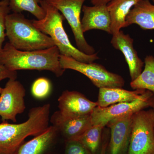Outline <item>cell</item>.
Masks as SVG:
<instances>
[{
    "label": "cell",
    "instance_id": "cell-25",
    "mask_svg": "<svg viewBox=\"0 0 154 154\" xmlns=\"http://www.w3.org/2000/svg\"><path fill=\"white\" fill-rule=\"evenodd\" d=\"M17 71L10 70L0 62V82L7 79H17Z\"/></svg>",
    "mask_w": 154,
    "mask_h": 154
},
{
    "label": "cell",
    "instance_id": "cell-10",
    "mask_svg": "<svg viewBox=\"0 0 154 154\" xmlns=\"http://www.w3.org/2000/svg\"><path fill=\"white\" fill-rule=\"evenodd\" d=\"M59 113L64 118H75L91 115L98 106L85 95L76 91H63L58 99Z\"/></svg>",
    "mask_w": 154,
    "mask_h": 154
},
{
    "label": "cell",
    "instance_id": "cell-9",
    "mask_svg": "<svg viewBox=\"0 0 154 154\" xmlns=\"http://www.w3.org/2000/svg\"><path fill=\"white\" fill-rule=\"evenodd\" d=\"M26 91L22 83L10 79L0 94V116L2 121L17 122V116L25 111Z\"/></svg>",
    "mask_w": 154,
    "mask_h": 154
},
{
    "label": "cell",
    "instance_id": "cell-30",
    "mask_svg": "<svg viewBox=\"0 0 154 154\" xmlns=\"http://www.w3.org/2000/svg\"><path fill=\"white\" fill-rule=\"evenodd\" d=\"M152 1H153V2L154 3V0H152Z\"/></svg>",
    "mask_w": 154,
    "mask_h": 154
},
{
    "label": "cell",
    "instance_id": "cell-32",
    "mask_svg": "<svg viewBox=\"0 0 154 154\" xmlns=\"http://www.w3.org/2000/svg\"><path fill=\"white\" fill-rule=\"evenodd\" d=\"M0 154H1V153H0Z\"/></svg>",
    "mask_w": 154,
    "mask_h": 154
},
{
    "label": "cell",
    "instance_id": "cell-27",
    "mask_svg": "<svg viewBox=\"0 0 154 154\" xmlns=\"http://www.w3.org/2000/svg\"><path fill=\"white\" fill-rule=\"evenodd\" d=\"M108 141L107 140V138L103 142L102 146H101V149H100V153L99 154H106V149H107V146H108Z\"/></svg>",
    "mask_w": 154,
    "mask_h": 154
},
{
    "label": "cell",
    "instance_id": "cell-31",
    "mask_svg": "<svg viewBox=\"0 0 154 154\" xmlns=\"http://www.w3.org/2000/svg\"><path fill=\"white\" fill-rule=\"evenodd\" d=\"M154 109V108H153Z\"/></svg>",
    "mask_w": 154,
    "mask_h": 154
},
{
    "label": "cell",
    "instance_id": "cell-1",
    "mask_svg": "<svg viewBox=\"0 0 154 154\" xmlns=\"http://www.w3.org/2000/svg\"><path fill=\"white\" fill-rule=\"evenodd\" d=\"M60 55L59 50L55 45L47 49L23 51L16 49L8 42L0 52V62L12 71H49L60 77L66 70L61 66Z\"/></svg>",
    "mask_w": 154,
    "mask_h": 154
},
{
    "label": "cell",
    "instance_id": "cell-21",
    "mask_svg": "<svg viewBox=\"0 0 154 154\" xmlns=\"http://www.w3.org/2000/svg\"><path fill=\"white\" fill-rule=\"evenodd\" d=\"M105 126L102 124L93 125L78 140L92 154H96L100 147L102 133Z\"/></svg>",
    "mask_w": 154,
    "mask_h": 154
},
{
    "label": "cell",
    "instance_id": "cell-19",
    "mask_svg": "<svg viewBox=\"0 0 154 154\" xmlns=\"http://www.w3.org/2000/svg\"><path fill=\"white\" fill-rule=\"evenodd\" d=\"M144 63L143 70L135 79L131 81L130 86L133 90H147L154 94V57L146 56Z\"/></svg>",
    "mask_w": 154,
    "mask_h": 154
},
{
    "label": "cell",
    "instance_id": "cell-6",
    "mask_svg": "<svg viewBox=\"0 0 154 154\" xmlns=\"http://www.w3.org/2000/svg\"><path fill=\"white\" fill-rule=\"evenodd\" d=\"M60 61L64 69L73 70L88 77L97 88H122L125 81L121 76L107 70L99 64L81 62L73 58L60 55Z\"/></svg>",
    "mask_w": 154,
    "mask_h": 154
},
{
    "label": "cell",
    "instance_id": "cell-24",
    "mask_svg": "<svg viewBox=\"0 0 154 154\" xmlns=\"http://www.w3.org/2000/svg\"><path fill=\"white\" fill-rule=\"evenodd\" d=\"M65 154H92L82 143L78 140L66 141Z\"/></svg>",
    "mask_w": 154,
    "mask_h": 154
},
{
    "label": "cell",
    "instance_id": "cell-16",
    "mask_svg": "<svg viewBox=\"0 0 154 154\" xmlns=\"http://www.w3.org/2000/svg\"><path fill=\"white\" fill-rule=\"evenodd\" d=\"M136 24L143 30H154V3L149 0H141L128 15L125 28Z\"/></svg>",
    "mask_w": 154,
    "mask_h": 154
},
{
    "label": "cell",
    "instance_id": "cell-3",
    "mask_svg": "<svg viewBox=\"0 0 154 154\" xmlns=\"http://www.w3.org/2000/svg\"><path fill=\"white\" fill-rule=\"evenodd\" d=\"M40 5L45 11V16L40 20H33V24L42 33L52 38L60 55L85 63H91L99 59L97 53L88 55L73 45L63 26L65 19L57 9L46 0H42Z\"/></svg>",
    "mask_w": 154,
    "mask_h": 154
},
{
    "label": "cell",
    "instance_id": "cell-2",
    "mask_svg": "<svg viewBox=\"0 0 154 154\" xmlns=\"http://www.w3.org/2000/svg\"><path fill=\"white\" fill-rule=\"evenodd\" d=\"M50 105L33 107L29 110L28 119L19 124L0 123V153L14 154L29 136L41 134L49 126Z\"/></svg>",
    "mask_w": 154,
    "mask_h": 154
},
{
    "label": "cell",
    "instance_id": "cell-28",
    "mask_svg": "<svg viewBox=\"0 0 154 154\" xmlns=\"http://www.w3.org/2000/svg\"><path fill=\"white\" fill-rule=\"evenodd\" d=\"M3 88H2V87L0 86V94H1V92H2V91Z\"/></svg>",
    "mask_w": 154,
    "mask_h": 154
},
{
    "label": "cell",
    "instance_id": "cell-33",
    "mask_svg": "<svg viewBox=\"0 0 154 154\" xmlns=\"http://www.w3.org/2000/svg\"><path fill=\"white\" fill-rule=\"evenodd\" d=\"M149 1H150V0H149Z\"/></svg>",
    "mask_w": 154,
    "mask_h": 154
},
{
    "label": "cell",
    "instance_id": "cell-11",
    "mask_svg": "<svg viewBox=\"0 0 154 154\" xmlns=\"http://www.w3.org/2000/svg\"><path fill=\"white\" fill-rule=\"evenodd\" d=\"M128 114L110 120L107 125L110 129L108 144L109 154H125L128 149L131 132L132 117Z\"/></svg>",
    "mask_w": 154,
    "mask_h": 154
},
{
    "label": "cell",
    "instance_id": "cell-15",
    "mask_svg": "<svg viewBox=\"0 0 154 154\" xmlns=\"http://www.w3.org/2000/svg\"><path fill=\"white\" fill-rule=\"evenodd\" d=\"M58 133L55 127L49 126L41 134L23 142L14 154H48Z\"/></svg>",
    "mask_w": 154,
    "mask_h": 154
},
{
    "label": "cell",
    "instance_id": "cell-20",
    "mask_svg": "<svg viewBox=\"0 0 154 154\" xmlns=\"http://www.w3.org/2000/svg\"><path fill=\"white\" fill-rule=\"evenodd\" d=\"M42 0H9L11 11L14 13H22L28 11L37 20L44 18L45 12L40 4Z\"/></svg>",
    "mask_w": 154,
    "mask_h": 154
},
{
    "label": "cell",
    "instance_id": "cell-5",
    "mask_svg": "<svg viewBox=\"0 0 154 154\" xmlns=\"http://www.w3.org/2000/svg\"><path fill=\"white\" fill-rule=\"evenodd\" d=\"M154 128L153 108L134 113L127 154H154Z\"/></svg>",
    "mask_w": 154,
    "mask_h": 154
},
{
    "label": "cell",
    "instance_id": "cell-18",
    "mask_svg": "<svg viewBox=\"0 0 154 154\" xmlns=\"http://www.w3.org/2000/svg\"><path fill=\"white\" fill-rule=\"evenodd\" d=\"M141 0H111L107 5L111 19L112 35L125 28L126 19L130 12Z\"/></svg>",
    "mask_w": 154,
    "mask_h": 154
},
{
    "label": "cell",
    "instance_id": "cell-12",
    "mask_svg": "<svg viewBox=\"0 0 154 154\" xmlns=\"http://www.w3.org/2000/svg\"><path fill=\"white\" fill-rule=\"evenodd\" d=\"M50 122L68 141L78 140L86 131L93 125L91 115L72 118H64L58 111L51 116Z\"/></svg>",
    "mask_w": 154,
    "mask_h": 154
},
{
    "label": "cell",
    "instance_id": "cell-8",
    "mask_svg": "<svg viewBox=\"0 0 154 154\" xmlns=\"http://www.w3.org/2000/svg\"><path fill=\"white\" fill-rule=\"evenodd\" d=\"M63 15L70 26L77 48L82 52L92 55L96 53L93 46L87 42L82 30L81 14L86 0H46Z\"/></svg>",
    "mask_w": 154,
    "mask_h": 154
},
{
    "label": "cell",
    "instance_id": "cell-26",
    "mask_svg": "<svg viewBox=\"0 0 154 154\" xmlns=\"http://www.w3.org/2000/svg\"><path fill=\"white\" fill-rule=\"evenodd\" d=\"M111 0H91V3L93 5H107Z\"/></svg>",
    "mask_w": 154,
    "mask_h": 154
},
{
    "label": "cell",
    "instance_id": "cell-29",
    "mask_svg": "<svg viewBox=\"0 0 154 154\" xmlns=\"http://www.w3.org/2000/svg\"><path fill=\"white\" fill-rule=\"evenodd\" d=\"M3 0H2V1H0V5L2 4L3 3Z\"/></svg>",
    "mask_w": 154,
    "mask_h": 154
},
{
    "label": "cell",
    "instance_id": "cell-14",
    "mask_svg": "<svg viewBox=\"0 0 154 154\" xmlns=\"http://www.w3.org/2000/svg\"><path fill=\"white\" fill-rule=\"evenodd\" d=\"M83 17L81 20L83 33L98 29L111 34V19L107 5L83 6Z\"/></svg>",
    "mask_w": 154,
    "mask_h": 154
},
{
    "label": "cell",
    "instance_id": "cell-22",
    "mask_svg": "<svg viewBox=\"0 0 154 154\" xmlns=\"http://www.w3.org/2000/svg\"><path fill=\"white\" fill-rule=\"evenodd\" d=\"M51 89L50 81L47 78L41 77L33 82L31 87V94L36 99H44L49 96Z\"/></svg>",
    "mask_w": 154,
    "mask_h": 154
},
{
    "label": "cell",
    "instance_id": "cell-4",
    "mask_svg": "<svg viewBox=\"0 0 154 154\" xmlns=\"http://www.w3.org/2000/svg\"><path fill=\"white\" fill-rule=\"evenodd\" d=\"M6 36L16 49L32 51L55 46L50 36L42 33L22 13L9 14L6 19Z\"/></svg>",
    "mask_w": 154,
    "mask_h": 154
},
{
    "label": "cell",
    "instance_id": "cell-23",
    "mask_svg": "<svg viewBox=\"0 0 154 154\" xmlns=\"http://www.w3.org/2000/svg\"><path fill=\"white\" fill-rule=\"evenodd\" d=\"M11 9L9 6V0H3L0 5V52L3 48V44L6 36V19L10 14Z\"/></svg>",
    "mask_w": 154,
    "mask_h": 154
},
{
    "label": "cell",
    "instance_id": "cell-17",
    "mask_svg": "<svg viewBox=\"0 0 154 154\" xmlns=\"http://www.w3.org/2000/svg\"><path fill=\"white\" fill-rule=\"evenodd\" d=\"M146 91H128L122 88H99L98 106L106 107L121 102H132L139 98Z\"/></svg>",
    "mask_w": 154,
    "mask_h": 154
},
{
    "label": "cell",
    "instance_id": "cell-7",
    "mask_svg": "<svg viewBox=\"0 0 154 154\" xmlns=\"http://www.w3.org/2000/svg\"><path fill=\"white\" fill-rule=\"evenodd\" d=\"M149 107L154 108V94L146 90L139 98L132 102H121L106 107L97 106L91 114L92 124L105 126L114 119L134 114Z\"/></svg>",
    "mask_w": 154,
    "mask_h": 154
},
{
    "label": "cell",
    "instance_id": "cell-13",
    "mask_svg": "<svg viewBox=\"0 0 154 154\" xmlns=\"http://www.w3.org/2000/svg\"><path fill=\"white\" fill-rule=\"evenodd\" d=\"M110 43L114 48L122 53L129 67L131 81L135 79L142 72L144 63L135 49L134 39L129 34H125L120 30L113 35Z\"/></svg>",
    "mask_w": 154,
    "mask_h": 154
}]
</instances>
